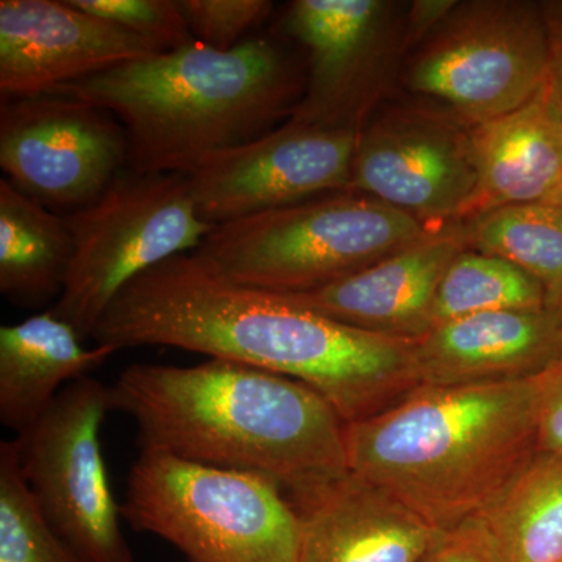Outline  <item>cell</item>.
Returning <instances> with one entry per match:
<instances>
[{
	"label": "cell",
	"instance_id": "6da1fadb",
	"mask_svg": "<svg viewBox=\"0 0 562 562\" xmlns=\"http://www.w3.org/2000/svg\"><path fill=\"white\" fill-rule=\"evenodd\" d=\"M99 346L176 347L313 387L346 424L420 386L414 339L350 327L284 294L225 279L195 251L132 280L92 333Z\"/></svg>",
	"mask_w": 562,
	"mask_h": 562
},
{
	"label": "cell",
	"instance_id": "7a4b0ae2",
	"mask_svg": "<svg viewBox=\"0 0 562 562\" xmlns=\"http://www.w3.org/2000/svg\"><path fill=\"white\" fill-rule=\"evenodd\" d=\"M110 412L136 422L139 449L265 476L297 512L350 475L331 403L241 362L128 366L110 386Z\"/></svg>",
	"mask_w": 562,
	"mask_h": 562
},
{
	"label": "cell",
	"instance_id": "3957f363",
	"mask_svg": "<svg viewBox=\"0 0 562 562\" xmlns=\"http://www.w3.org/2000/svg\"><path fill=\"white\" fill-rule=\"evenodd\" d=\"M279 33L221 52L191 43L58 85L49 92L110 111L128 139V168L190 176L211 155L290 121L305 90V60Z\"/></svg>",
	"mask_w": 562,
	"mask_h": 562
},
{
	"label": "cell",
	"instance_id": "277c9868",
	"mask_svg": "<svg viewBox=\"0 0 562 562\" xmlns=\"http://www.w3.org/2000/svg\"><path fill=\"white\" fill-rule=\"evenodd\" d=\"M350 473L439 531L475 519L538 454L532 379L419 386L346 424Z\"/></svg>",
	"mask_w": 562,
	"mask_h": 562
},
{
	"label": "cell",
	"instance_id": "5b68a950",
	"mask_svg": "<svg viewBox=\"0 0 562 562\" xmlns=\"http://www.w3.org/2000/svg\"><path fill=\"white\" fill-rule=\"evenodd\" d=\"M436 228L362 192H328L214 227L195 254L225 279L276 294L328 286Z\"/></svg>",
	"mask_w": 562,
	"mask_h": 562
},
{
	"label": "cell",
	"instance_id": "8992f818",
	"mask_svg": "<svg viewBox=\"0 0 562 562\" xmlns=\"http://www.w3.org/2000/svg\"><path fill=\"white\" fill-rule=\"evenodd\" d=\"M121 513L188 562H297L301 552V513L277 484L157 449L133 462Z\"/></svg>",
	"mask_w": 562,
	"mask_h": 562
},
{
	"label": "cell",
	"instance_id": "52a82bcc",
	"mask_svg": "<svg viewBox=\"0 0 562 562\" xmlns=\"http://www.w3.org/2000/svg\"><path fill=\"white\" fill-rule=\"evenodd\" d=\"M549 79L541 2L453 0L441 20L406 47L397 85L409 101L465 128L508 113Z\"/></svg>",
	"mask_w": 562,
	"mask_h": 562
},
{
	"label": "cell",
	"instance_id": "ba28073f",
	"mask_svg": "<svg viewBox=\"0 0 562 562\" xmlns=\"http://www.w3.org/2000/svg\"><path fill=\"white\" fill-rule=\"evenodd\" d=\"M74 260L52 312L90 339L116 295L140 273L194 251L213 227L199 217L190 177L124 169L87 209L66 216Z\"/></svg>",
	"mask_w": 562,
	"mask_h": 562
},
{
	"label": "cell",
	"instance_id": "9c48e42d",
	"mask_svg": "<svg viewBox=\"0 0 562 562\" xmlns=\"http://www.w3.org/2000/svg\"><path fill=\"white\" fill-rule=\"evenodd\" d=\"M110 386L91 375L69 383L18 436L22 475L52 530L87 562H135L103 461Z\"/></svg>",
	"mask_w": 562,
	"mask_h": 562
},
{
	"label": "cell",
	"instance_id": "30bf717a",
	"mask_svg": "<svg viewBox=\"0 0 562 562\" xmlns=\"http://www.w3.org/2000/svg\"><path fill=\"white\" fill-rule=\"evenodd\" d=\"M408 10L409 3L392 0L291 2L276 33L301 49L306 76L288 122L360 131L397 83Z\"/></svg>",
	"mask_w": 562,
	"mask_h": 562
},
{
	"label": "cell",
	"instance_id": "8fae6325",
	"mask_svg": "<svg viewBox=\"0 0 562 562\" xmlns=\"http://www.w3.org/2000/svg\"><path fill=\"white\" fill-rule=\"evenodd\" d=\"M0 168L22 194L69 216L128 168L127 133L110 111L68 95L2 99Z\"/></svg>",
	"mask_w": 562,
	"mask_h": 562
},
{
	"label": "cell",
	"instance_id": "7c38bea8",
	"mask_svg": "<svg viewBox=\"0 0 562 562\" xmlns=\"http://www.w3.org/2000/svg\"><path fill=\"white\" fill-rule=\"evenodd\" d=\"M475 188L469 128L441 111L383 102L357 133L349 190L427 227L461 222Z\"/></svg>",
	"mask_w": 562,
	"mask_h": 562
},
{
	"label": "cell",
	"instance_id": "4fadbf2b",
	"mask_svg": "<svg viewBox=\"0 0 562 562\" xmlns=\"http://www.w3.org/2000/svg\"><path fill=\"white\" fill-rule=\"evenodd\" d=\"M357 133L284 122L249 144L211 155L188 176L199 217L214 228L349 190Z\"/></svg>",
	"mask_w": 562,
	"mask_h": 562
},
{
	"label": "cell",
	"instance_id": "5bb4252c",
	"mask_svg": "<svg viewBox=\"0 0 562 562\" xmlns=\"http://www.w3.org/2000/svg\"><path fill=\"white\" fill-rule=\"evenodd\" d=\"M162 54L157 44L69 0L0 2L2 99L49 92L122 63Z\"/></svg>",
	"mask_w": 562,
	"mask_h": 562
},
{
	"label": "cell",
	"instance_id": "9a60e30c",
	"mask_svg": "<svg viewBox=\"0 0 562 562\" xmlns=\"http://www.w3.org/2000/svg\"><path fill=\"white\" fill-rule=\"evenodd\" d=\"M465 247L462 222H450L353 276L284 295L350 327L416 339L431 330L439 283Z\"/></svg>",
	"mask_w": 562,
	"mask_h": 562
},
{
	"label": "cell",
	"instance_id": "2e32d148",
	"mask_svg": "<svg viewBox=\"0 0 562 562\" xmlns=\"http://www.w3.org/2000/svg\"><path fill=\"white\" fill-rule=\"evenodd\" d=\"M420 386L535 379L562 357L553 310L472 314L414 339Z\"/></svg>",
	"mask_w": 562,
	"mask_h": 562
},
{
	"label": "cell",
	"instance_id": "e0dca14e",
	"mask_svg": "<svg viewBox=\"0 0 562 562\" xmlns=\"http://www.w3.org/2000/svg\"><path fill=\"white\" fill-rule=\"evenodd\" d=\"M476 188L462 221L542 202L562 181V113L549 79L522 105L469 128Z\"/></svg>",
	"mask_w": 562,
	"mask_h": 562
},
{
	"label": "cell",
	"instance_id": "ac0fdd59",
	"mask_svg": "<svg viewBox=\"0 0 562 562\" xmlns=\"http://www.w3.org/2000/svg\"><path fill=\"white\" fill-rule=\"evenodd\" d=\"M299 513L297 562H419L441 532L353 473Z\"/></svg>",
	"mask_w": 562,
	"mask_h": 562
},
{
	"label": "cell",
	"instance_id": "d6986e66",
	"mask_svg": "<svg viewBox=\"0 0 562 562\" xmlns=\"http://www.w3.org/2000/svg\"><path fill=\"white\" fill-rule=\"evenodd\" d=\"M116 349H88L72 325L44 312L0 327V422L18 436L31 430L69 383L90 375Z\"/></svg>",
	"mask_w": 562,
	"mask_h": 562
},
{
	"label": "cell",
	"instance_id": "ffe728a7",
	"mask_svg": "<svg viewBox=\"0 0 562 562\" xmlns=\"http://www.w3.org/2000/svg\"><path fill=\"white\" fill-rule=\"evenodd\" d=\"M74 260L66 216L0 180V292L21 308L57 302Z\"/></svg>",
	"mask_w": 562,
	"mask_h": 562
},
{
	"label": "cell",
	"instance_id": "44dd1931",
	"mask_svg": "<svg viewBox=\"0 0 562 562\" xmlns=\"http://www.w3.org/2000/svg\"><path fill=\"white\" fill-rule=\"evenodd\" d=\"M475 519L503 562H562V454H536Z\"/></svg>",
	"mask_w": 562,
	"mask_h": 562
},
{
	"label": "cell",
	"instance_id": "7402d4cb",
	"mask_svg": "<svg viewBox=\"0 0 562 562\" xmlns=\"http://www.w3.org/2000/svg\"><path fill=\"white\" fill-rule=\"evenodd\" d=\"M469 249L513 262L546 291L547 308L562 297V210L547 202L502 206L461 221Z\"/></svg>",
	"mask_w": 562,
	"mask_h": 562
},
{
	"label": "cell",
	"instance_id": "603a6c76",
	"mask_svg": "<svg viewBox=\"0 0 562 562\" xmlns=\"http://www.w3.org/2000/svg\"><path fill=\"white\" fill-rule=\"evenodd\" d=\"M541 310H549L546 291L531 276L501 257L465 247L439 283L432 327L472 314Z\"/></svg>",
	"mask_w": 562,
	"mask_h": 562
},
{
	"label": "cell",
	"instance_id": "cb8c5ba5",
	"mask_svg": "<svg viewBox=\"0 0 562 562\" xmlns=\"http://www.w3.org/2000/svg\"><path fill=\"white\" fill-rule=\"evenodd\" d=\"M0 562H87L40 513L22 475L16 439L0 443Z\"/></svg>",
	"mask_w": 562,
	"mask_h": 562
},
{
	"label": "cell",
	"instance_id": "d4e9b609",
	"mask_svg": "<svg viewBox=\"0 0 562 562\" xmlns=\"http://www.w3.org/2000/svg\"><path fill=\"white\" fill-rule=\"evenodd\" d=\"M195 43L214 50L235 49L271 18L268 0H177Z\"/></svg>",
	"mask_w": 562,
	"mask_h": 562
},
{
	"label": "cell",
	"instance_id": "484cf974",
	"mask_svg": "<svg viewBox=\"0 0 562 562\" xmlns=\"http://www.w3.org/2000/svg\"><path fill=\"white\" fill-rule=\"evenodd\" d=\"M77 9L113 22L162 52L194 43L177 0H69Z\"/></svg>",
	"mask_w": 562,
	"mask_h": 562
},
{
	"label": "cell",
	"instance_id": "4316f807",
	"mask_svg": "<svg viewBox=\"0 0 562 562\" xmlns=\"http://www.w3.org/2000/svg\"><path fill=\"white\" fill-rule=\"evenodd\" d=\"M538 454H562V357L532 379Z\"/></svg>",
	"mask_w": 562,
	"mask_h": 562
},
{
	"label": "cell",
	"instance_id": "83f0119b",
	"mask_svg": "<svg viewBox=\"0 0 562 562\" xmlns=\"http://www.w3.org/2000/svg\"><path fill=\"white\" fill-rule=\"evenodd\" d=\"M419 562H503L486 527L479 519L439 532Z\"/></svg>",
	"mask_w": 562,
	"mask_h": 562
},
{
	"label": "cell",
	"instance_id": "f1b7e54d",
	"mask_svg": "<svg viewBox=\"0 0 562 562\" xmlns=\"http://www.w3.org/2000/svg\"><path fill=\"white\" fill-rule=\"evenodd\" d=\"M549 36V83L562 113V0L541 2Z\"/></svg>",
	"mask_w": 562,
	"mask_h": 562
},
{
	"label": "cell",
	"instance_id": "f546056e",
	"mask_svg": "<svg viewBox=\"0 0 562 562\" xmlns=\"http://www.w3.org/2000/svg\"><path fill=\"white\" fill-rule=\"evenodd\" d=\"M542 202L550 203V205L558 206V209L562 210V181L560 187H558L557 190H554L552 194Z\"/></svg>",
	"mask_w": 562,
	"mask_h": 562
},
{
	"label": "cell",
	"instance_id": "4dcf8cb0",
	"mask_svg": "<svg viewBox=\"0 0 562 562\" xmlns=\"http://www.w3.org/2000/svg\"><path fill=\"white\" fill-rule=\"evenodd\" d=\"M554 314H557L558 322H560V327L562 331V297L561 301L557 303V306L553 308Z\"/></svg>",
	"mask_w": 562,
	"mask_h": 562
}]
</instances>
